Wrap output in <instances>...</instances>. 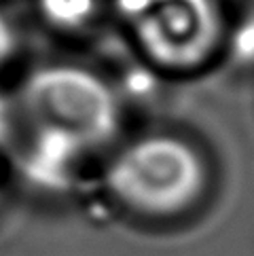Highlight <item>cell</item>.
Here are the masks:
<instances>
[{
    "instance_id": "277c9868",
    "label": "cell",
    "mask_w": 254,
    "mask_h": 256,
    "mask_svg": "<svg viewBox=\"0 0 254 256\" xmlns=\"http://www.w3.org/2000/svg\"><path fill=\"white\" fill-rule=\"evenodd\" d=\"M13 53H15V30L6 22V17L0 13V68L11 60Z\"/></svg>"
},
{
    "instance_id": "6da1fadb",
    "label": "cell",
    "mask_w": 254,
    "mask_h": 256,
    "mask_svg": "<svg viewBox=\"0 0 254 256\" xmlns=\"http://www.w3.org/2000/svg\"><path fill=\"white\" fill-rule=\"evenodd\" d=\"M20 104L36 132L89 152L108 144L121 125V104L96 72L51 64L32 70L20 89Z\"/></svg>"
},
{
    "instance_id": "3957f363",
    "label": "cell",
    "mask_w": 254,
    "mask_h": 256,
    "mask_svg": "<svg viewBox=\"0 0 254 256\" xmlns=\"http://www.w3.org/2000/svg\"><path fill=\"white\" fill-rule=\"evenodd\" d=\"M127 20L138 49L172 72L204 66L224 34L218 0H136Z\"/></svg>"
},
{
    "instance_id": "5b68a950",
    "label": "cell",
    "mask_w": 254,
    "mask_h": 256,
    "mask_svg": "<svg viewBox=\"0 0 254 256\" xmlns=\"http://www.w3.org/2000/svg\"><path fill=\"white\" fill-rule=\"evenodd\" d=\"M6 127H8V106H6V100L0 96V140L6 134Z\"/></svg>"
},
{
    "instance_id": "7a4b0ae2",
    "label": "cell",
    "mask_w": 254,
    "mask_h": 256,
    "mask_svg": "<svg viewBox=\"0 0 254 256\" xmlns=\"http://www.w3.org/2000/svg\"><path fill=\"white\" fill-rule=\"evenodd\" d=\"M106 186L125 208L146 216L184 212L206 188V166L188 142L168 134L140 138L110 161Z\"/></svg>"
},
{
    "instance_id": "8992f818",
    "label": "cell",
    "mask_w": 254,
    "mask_h": 256,
    "mask_svg": "<svg viewBox=\"0 0 254 256\" xmlns=\"http://www.w3.org/2000/svg\"><path fill=\"white\" fill-rule=\"evenodd\" d=\"M252 2H254V0H252Z\"/></svg>"
}]
</instances>
